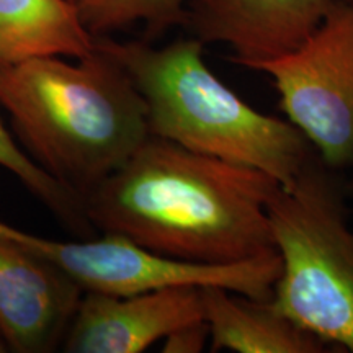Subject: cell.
Here are the masks:
<instances>
[{
  "label": "cell",
  "instance_id": "3",
  "mask_svg": "<svg viewBox=\"0 0 353 353\" xmlns=\"http://www.w3.org/2000/svg\"><path fill=\"white\" fill-rule=\"evenodd\" d=\"M95 44L120 63L148 105L149 131L190 151L262 170L290 183L316 151L293 123L245 103L205 63V43L190 37L165 46L145 41Z\"/></svg>",
  "mask_w": 353,
  "mask_h": 353
},
{
  "label": "cell",
  "instance_id": "15",
  "mask_svg": "<svg viewBox=\"0 0 353 353\" xmlns=\"http://www.w3.org/2000/svg\"><path fill=\"white\" fill-rule=\"evenodd\" d=\"M345 190H347V195L353 196V172H350V176L345 179Z\"/></svg>",
  "mask_w": 353,
  "mask_h": 353
},
{
  "label": "cell",
  "instance_id": "7",
  "mask_svg": "<svg viewBox=\"0 0 353 353\" xmlns=\"http://www.w3.org/2000/svg\"><path fill=\"white\" fill-rule=\"evenodd\" d=\"M203 319L198 286L130 296L85 291L61 347L69 353H139L182 325Z\"/></svg>",
  "mask_w": 353,
  "mask_h": 353
},
{
  "label": "cell",
  "instance_id": "6",
  "mask_svg": "<svg viewBox=\"0 0 353 353\" xmlns=\"http://www.w3.org/2000/svg\"><path fill=\"white\" fill-rule=\"evenodd\" d=\"M249 69L272 79L280 108L322 164L353 172V2L337 0L301 46Z\"/></svg>",
  "mask_w": 353,
  "mask_h": 353
},
{
  "label": "cell",
  "instance_id": "9",
  "mask_svg": "<svg viewBox=\"0 0 353 353\" xmlns=\"http://www.w3.org/2000/svg\"><path fill=\"white\" fill-rule=\"evenodd\" d=\"M82 294L59 268L0 236V334L8 350L48 353L63 345Z\"/></svg>",
  "mask_w": 353,
  "mask_h": 353
},
{
  "label": "cell",
  "instance_id": "17",
  "mask_svg": "<svg viewBox=\"0 0 353 353\" xmlns=\"http://www.w3.org/2000/svg\"><path fill=\"white\" fill-rule=\"evenodd\" d=\"M70 2H76V0H70Z\"/></svg>",
  "mask_w": 353,
  "mask_h": 353
},
{
  "label": "cell",
  "instance_id": "5",
  "mask_svg": "<svg viewBox=\"0 0 353 353\" xmlns=\"http://www.w3.org/2000/svg\"><path fill=\"white\" fill-rule=\"evenodd\" d=\"M0 236L54 265L83 293L130 296L172 286H221L257 301H270L281 272L276 250L234 263H195L151 252L117 234L63 242L0 221Z\"/></svg>",
  "mask_w": 353,
  "mask_h": 353
},
{
  "label": "cell",
  "instance_id": "8",
  "mask_svg": "<svg viewBox=\"0 0 353 353\" xmlns=\"http://www.w3.org/2000/svg\"><path fill=\"white\" fill-rule=\"evenodd\" d=\"M337 0H188L183 26L201 43L226 44L249 69L306 41Z\"/></svg>",
  "mask_w": 353,
  "mask_h": 353
},
{
  "label": "cell",
  "instance_id": "12",
  "mask_svg": "<svg viewBox=\"0 0 353 353\" xmlns=\"http://www.w3.org/2000/svg\"><path fill=\"white\" fill-rule=\"evenodd\" d=\"M74 3L94 38L136 23H143L154 38L172 26L183 25L188 0H76Z\"/></svg>",
  "mask_w": 353,
  "mask_h": 353
},
{
  "label": "cell",
  "instance_id": "1",
  "mask_svg": "<svg viewBox=\"0 0 353 353\" xmlns=\"http://www.w3.org/2000/svg\"><path fill=\"white\" fill-rule=\"evenodd\" d=\"M280 182L262 170L149 136L121 169L83 196L94 229L195 263L273 252L267 203Z\"/></svg>",
  "mask_w": 353,
  "mask_h": 353
},
{
  "label": "cell",
  "instance_id": "13",
  "mask_svg": "<svg viewBox=\"0 0 353 353\" xmlns=\"http://www.w3.org/2000/svg\"><path fill=\"white\" fill-rule=\"evenodd\" d=\"M0 167L10 172L25 185L34 196H38L57 218L76 231L79 236L90 237V223L83 213L82 200L65 190L39 167L12 138L0 120Z\"/></svg>",
  "mask_w": 353,
  "mask_h": 353
},
{
  "label": "cell",
  "instance_id": "4",
  "mask_svg": "<svg viewBox=\"0 0 353 353\" xmlns=\"http://www.w3.org/2000/svg\"><path fill=\"white\" fill-rule=\"evenodd\" d=\"M345 179L314 154L267 203L281 259L272 304L327 345L353 353V228Z\"/></svg>",
  "mask_w": 353,
  "mask_h": 353
},
{
  "label": "cell",
  "instance_id": "2",
  "mask_svg": "<svg viewBox=\"0 0 353 353\" xmlns=\"http://www.w3.org/2000/svg\"><path fill=\"white\" fill-rule=\"evenodd\" d=\"M37 56L0 69V107L26 154L82 200L151 136L148 105L108 52Z\"/></svg>",
  "mask_w": 353,
  "mask_h": 353
},
{
  "label": "cell",
  "instance_id": "18",
  "mask_svg": "<svg viewBox=\"0 0 353 353\" xmlns=\"http://www.w3.org/2000/svg\"><path fill=\"white\" fill-rule=\"evenodd\" d=\"M350 2H353V0H350Z\"/></svg>",
  "mask_w": 353,
  "mask_h": 353
},
{
  "label": "cell",
  "instance_id": "10",
  "mask_svg": "<svg viewBox=\"0 0 353 353\" xmlns=\"http://www.w3.org/2000/svg\"><path fill=\"white\" fill-rule=\"evenodd\" d=\"M203 317L213 352L236 353H324L330 348L272 301L242 296L221 286H203Z\"/></svg>",
  "mask_w": 353,
  "mask_h": 353
},
{
  "label": "cell",
  "instance_id": "11",
  "mask_svg": "<svg viewBox=\"0 0 353 353\" xmlns=\"http://www.w3.org/2000/svg\"><path fill=\"white\" fill-rule=\"evenodd\" d=\"M94 48L70 0H0V69L37 56L77 59Z\"/></svg>",
  "mask_w": 353,
  "mask_h": 353
},
{
  "label": "cell",
  "instance_id": "14",
  "mask_svg": "<svg viewBox=\"0 0 353 353\" xmlns=\"http://www.w3.org/2000/svg\"><path fill=\"white\" fill-rule=\"evenodd\" d=\"M210 341V329L206 321H196L182 325L164 339V353H198L203 352Z\"/></svg>",
  "mask_w": 353,
  "mask_h": 353
},
{
  "label": "cell",
  "instance_id": "16",
  "mask_svg": "<svg viewBox=\"0 0 353 353\" xmlns=\"http://www.w3.org/2000/svg\"><path fill=\"white\" fill-rule=\"evenodd\" d=\"M7 350H8V345H7L6 339H3L2 334H0V353H3V352H7Z\"/></svg>",
  "mask_w": 353,
  "mask_h": 353
}]
</instances>
